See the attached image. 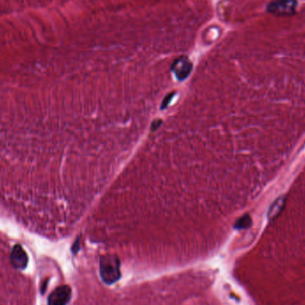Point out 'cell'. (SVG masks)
I'll return each instance as SVG.
<instances>
[{
	"label": "cell",
	"mask_w": 305,
	"mask_h": 305,
	"mask_svg": "<svg viewBox=\"0 0 305 305\" xmlns=\"http://www.w3.org/2000/svg\"><path fill=\"white\" fill-rule=\"evenodd\" d=\"M72 290L68 286H61L48 297V305H67L70 301Z\"/></svg>",
	"instance_id": "cell-2"
},
{
	"label": "cell",
	"mask_w": 305,
	"mask_h": 305,
	"mask_svg": "<svg viewBox=\"0 0 305 305\" xmlns=\"http://www.w3.org/2000/svg\"><path fill=\"white\" fill-rule=\"evenodd\" d=\"M100 275L104 283L112 285L121 278V261L117 256L106 255L100 260Z\"/></svg>",
	"instance_id": "cell-1"
},
{
	"label": "cell",
	"mask_w": 305,
	"mask_h": 305,
	"mask_svg": "<svg viewBox=\"0 0 305 305\" xmlns=\"http://www.w3.org/2000/svg\"><path fill=\"white\" fill-rule=\"evenodd\" d=\"M192 68V63L188 60V57L182 56L180 58L177 59L175 63H173V69L178 75L184 76L190 72Z\"/></svg>",
	"instance_id": "cell-4"
},
{
	"label": "cell",
	"mask_w": 305,
	"mask_h": 305,
	"mask_svg": "<svg viewBox=\"0 0 305 305\" xmlns=\"http://www.w3.org/2000/svg\"><path fill=\"white\" fill-rule=\"evenodd\" d=\"M11 262L13 266L17 269H24L28 264V256L25 251L21 246L16 245L13 248L11 253Z\"/></svg>",
	"instance_id": "cell-3"
}]
</instances>
